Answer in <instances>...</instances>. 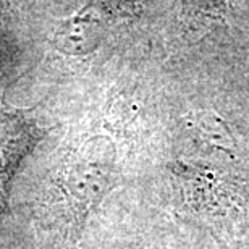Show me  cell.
I'll return each mask as SVG.
<instances>
[{
	"mask_svg": "<svg viewBox=\"0 0 249 249\" xmlns=\"http://www.w3.org/2000/svg\"><path fill=\"white\" fill-rule=\"evenodd\" d=\"M113 160L106 151H91L78 154L67 168H63V188L71 204L73 213L79 223L96 207L112 186Z\"/></svg>",
	"mask_w": 249,
	"mask_h": 249,
	"instance_id": "cell-1",
	"label": "cell"
}]
</instances>
